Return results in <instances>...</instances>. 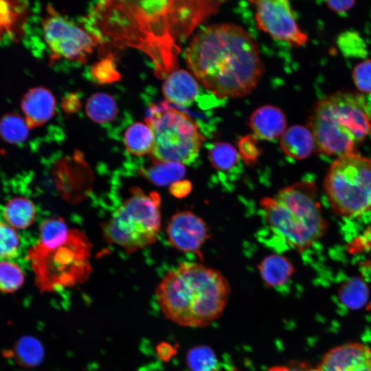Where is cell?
I'll return each instance as SVG.
<instances>
[{"instance_id":"obj_1","label":"cell","mask_w":371,"mask_h":371,"mask_svg":"<svg viewBox=\"0 0 371 371\" xmlns=\"http://www.w3.org/2000/svg\"><path fill=\"white\" fill-rule=\"evenodd\" d=\"M221 1H117L96 2L85 17L104 56L133 48L151 60L157 77L177 69L183 43L214 14Z\"/></svg>"},{"instance_id":"obj_2","label":"cell","mask_w":371,"mask_h":371,"mask_svg":"<svg viewBox=\"0 0 371 371\" xmlns=\"http://www.w3.org/2000/svg\"><path fill=\"white\" fill-rule=\"evenodd\" d=\"M184 56L191 74L218 98L247 95L264 72L256 41L234 23L201 27L190 40Z\"/></svg>"},{"instance_id":"obj_3","label":"cell","mask_w":371,"mask_h":371,"mask_svg":"<svg viewBox=\"0 0 371 371\" xmlns=\"http://www.w3.org/2000/svg\"><path fill=\"white\" fill-rule=\"evenodd\" d=\"M155 294L166 319L183 327L203 328L221 316L230 286L219 271L185 262L164 276Z\"/></svg>"},{"instance_id":"obj_4","label":"cell","mask_w":371,"mask_h":371,"mask_svg":"<svg viewBox=\"0 0 371 371\" xmlns=\"http://www.w3.org/2000/svg\"><path fill=\"white\" fill-rule=\"evenodd\" d=\"M269 229L289 247L303 251L322 238L327 222L312 181H300L260 201Z\"/></svg>"},{"instance_id":"obj_5","label":"cell","mask_w":371,"mask_h":371,"mask_svg":"<svg viewBox=\"0 0 371 371\" xmlns=\"http://www.w3.org/2000/svg\"><path fill=\"white\" fill-rule=\"evenodd\" d=\"M308 128L319 153L339 157L355 153L356 145L371 131L366 99L350 91L330 94L317 102Z\"/></svg>"},{"instance_id":"obj_6","label":"cell","mask_w":371,"mask_h":371,"mask_svg":"<svg viewBox=\"0 0 371 371\" xmlns=\"http://www.w3.org/2000/svg\"><path fill=\"white\" fill-rule=\"evenodd\" d=\"M92 245L85 234L71 229L64 240L45 246L36 243L27 254L41 292H52L84 283L91 272Z\"/></svg>"},{"instance_id":"obj_7","label":"cell","mask_w":371,"mask_h":371,"mask_svg":"<svg viewBox=\"0 0 371 371\" xmlns=\"http://www.w3.org/2000/svg\"><path fill=\"white\" fill-rule=\"evenodd\" d=\"M128 197L102 225L104 240L131 254L155 243L161 228V196L131 188Z\"/></svg>"},{"instance_id":"obj_8","label":"cell","mask_w":371,"mask_h":371,"mask_svg":"<svg viewBox=\"0 0 371 371\" xmlns=\"http://www.w3.org/2000/svg\"><path fill=\"white\" fill-rule=\"evenodd\" d=\"M145 122L153 134L150 157L153 163H192L199 156L205 137L197 123L166 102L153 104Z\"/></svg>"},{"instance_id":"obj_9","label":"cell","mask_w":371,"mask_h":371,"mask_svg":"<svg viewBox=\"0 0 371 371\" xmlns=\"http://www.w3.org/2000/svg\"><path fill=\"white\" fill-rule=\"evenodd\" d=\"M328 201L339 216L355 217L371 209V159L356 153L338 157L324 181Z\"/></svg>"},{"instance_id":"obj_10","label":"cell","mask_w":371,"mask_h":371,"mask_svg":"<svg viewBox=\"0 0 371 371\" xmlns=\"http://www.w3.org/2000/svg\"><path fill=\"white\" fill-rule=\"evenodd\" d=\"M42 21L45 42L52 61L64 60L85 63L99 45L97 38L48 5Z\"/></svg>"},{"instance_id":"obj_11","label":"cell","mask_w":371,"mask_h":371,"mask_svg":"<svg viewBox=\"0 0 371 371\" xmlns=\"http://www.w3.org/2000/svg\"><path fill=\"white\" fill-rule=\"evenodd\" d=\"M250 3L255 7V20L260 30L292 47L306 43L308 36L298 26L289 1L260 0Z\"/></svg>"},{"instance_id":"obj_12","label":"cell","mask_w":371,"mask_h":371,"mask_svg":"<svg viewBox=\"0 0 371 371\" xmlns=\"http://www.w3.org/2000/svg\"><path fill=\"white\" fill-rule=\"evenodd\" d=\"M166 234L173 247L183 253L196 254L201 259V249L211 236L205 221L188 210L178 212L170 217Z\"/></svg>"},{"instance_id":"obj_13","label":"cell","mask_w":371,"mask_h":371,"mask_svg":"<svg viewBox=\"0 0 371 371\" xmlns=\"http://www.w3.org/2000/svg\"><path fill=\"white\" fill-rule=\"evenodd\" d=\"M314 371H371V347L348 342L328 350Z\"/></svg>"},{"instance_id":"obj_14","label":"cell","mask_w":371,"mask_h":371,"mask_svg":"<svg viewBox=\"0 0 371 371\" xmlns=\"http://www.w3.org/2000/svg\"><path fill=\"white\" fill-rule=\"evenodd\" d=\"M21 107L30 129L41 126L54 115L56 100L47 88L38 87L30 89L23 97Z\"/></svg>"},{"instance_id":"obj_15","label":"cell","mask_w":371,"mask_h":371,"mask_svg":"<svg viewBox=\"0 0 371 371\" xmlns=\"http://www.w3.org/2000/svg\"><path fill=\"white\" fill-rule=\"evenodd\" d=\"M199 85L194 76L184 69H177L169 74L162 85L165 98L178 106L191 104L199 93Z\"/></svg>"},{"instance_id":"obj_16","label":"cell","mask_w":371,"mask_h":371,"mask_svg":"<svg viewBox=\"0 0 371 371\" xmlns=\"http://www.w3.org/2000/svg\"><path fill=\"white\" fill-rule=\"evenodd\" d=\"M249 126L258 139L273 140L281 137L286 129V119L278 107L264 105L251 113Z\"/></svg>"},{"instance_id":"obj_17","label":"cell","mask_w":371,"mask_h":371,"mask_svg":"<svg viewBox=\"0 0 371 371\" xmlns=\"http://www.w3.org/2000/svg\"><path fill=\"white\" fill-rule=\"evenodd\" d=\"M280 145L287 157L297 160L307 158L315 150L311 131L302 125H293L286 128L280 137Z\"/></svg>"},{"instance_id":"obj_18","label":"cell","mask_w":371,"mask_h":371,"mask_svg":"<svg viewBox=\"0 0 371 371\" xmlns=\"http://www.w3.org/2000/svg\"><path fill=\"white\" fill-rule=\"evenodd\" d=\"M258 269L263 282L269 288L284 285L295 271L286 257L277 254L265 256L258 264Z\"/></svg>"},{"instance_id":"obj_19","label":"cell","mask_w":371,"mask_h":371,"mask_svg":"<svg viewBox=\"0 0 371 371\" xmlns=\"http://www.w3.org/2000/svg\"><path fill=\"white\" fill-rule=\"evenodd\" d=\"M124 144L128 154L141 157L150 155L153 146V134L146 123L135 122L125 131Z\"/></svg>"},{"instance_id":"obj_20","label":"cell","mask_w":371,"mask_h":371,"mask_svg":"<svg viewBox=\"0 0 371 371\" xmlns=\"http://www.w3.org/2000/svg\"><path fill=\"white\" fill-rule=\"evenodd\" d=\"M2 215L12 227L24 229L34 223L36 207L30 199L15 197L10 199L2 208Z\"/></svg>"},{"instance_id":"obj_21","label":"cell","mask_w":371,"mask_h":371,"mask_svg":"<svg viewBox=\"0 0 371 371\" xmlns=\"http://www.w3.org/2000/svg\"><path fill=\"white\" fill-rule=\"evenodd\" d=\"M140 175L158 186L171 185L182 180L186 175L184 164L178 162L153 163L139 170Z\"/></svg>"},{"instance_id":"obj_22","label":"cell","mask_w":371,"mask_h":371,"mask_svg":"<svg viewBox=\"0 0 371 371\" xmlns=\"http://www.w3.org/2000/svg\"><path fill=\"white\" fill-rule=\"evenodd\" d=\"M117 106L114 98L105 93H95L87 100L85 111L87 116L96 123L112 121L117 114Z\"/></svg>"},{"instance_id":"obj_23","label":"cell","mask_w":371,"mask_h":371,"mask_svg":"<svg viewBox=\"0 0 371 371\" xmlns=\"http://www.w3.org/2000/svg\"><path fill=\"white\" fill-rule=\"evenodd\" d=\"M8 353L19 365L30 368L41 362L44 351L38 340L32 337L25 336L21 338Z\"/></svg>"},{"instance_id":"obj_24","label":"cell","mask_w":371,"mask_h":371,"mask_svg":"<svg viewBox=\"0 0 371 371\" xmlns=\"http://www.w3.org/2000/svg\"><path fill=\"white\" fill-rule=\"evenodd\" d=\"M338 298L346 306L357 309L368 302L369 291L366 284L357 277L350 278L339 287Z\"/></svg>"},{"instance_id":"obj_25","label":"cell","mask_w":371,"mask_h":371,"mask_svg":"<svg viewBox=\"0 0 371 371\" xmlns=\"http://www.w3.org/2000/svg\"><path fill=\"white\" fill-rule=\"evenodd\" d=\"M212 167L218 171L227 172L240 161L238 150L229 143L215 142L208 151Z\"/></svg>"},{"instance_id":"obj_26","label":"cell","mask_w":371,"mask_h":371,"mask_svg":"<svg viewBox=\"0 0 371 371\" xmlns=\"http://www.w3.org/2000/svg\"><path fill=\"white\" fill-rule=\"evenodd\" d=\"M30 128L24 117L16 113H8L0 120V136L10 144L24 142L29 135Z\"/></svg>"},{"instance_id":"obj_27","label":"cell","mask_w":371,"mask_h":371,"mask_svg":"<svg viewBox=\"0 0 371 371\" xmlns=\"http://www.w3.org/2000/svg\"><path fill=\"white\" fill-rule=\"evenodd\" d=\"M71 229L60 217H52L44 221L40 227V238L38 243L43 245H52L67 238Z\"/></svg>"},{"instance_id":"obj_28","label":"cell","mask_w":371,"mask_h":371,"mask_svg":"<svg viewBox=\"0 0 371 371\" xmlns=\"http://www.w3.org/2000/svg\"><path fill=\"white\" fill-rule=\"evenodd\" d=\"M187 363L192 371H216L217 359L208 346L192 348L188 353Z\"/></svg>"},{"instance_id":"obj_29","label":"cell","mask_w":371,"mask_h":371,"mask_svg":"<svg viewBox=\"0 0 371 371\" xmlns=\"http://www.w3.org/2000/svg\"><path fill=\"white\" fill-rule=\"evenodd\" d=\"M24 281V274L19 266L10 261H0V291L13 293L23 284Z\"/></svg>"},{"instance_id":"obj_30","label":"cell","mask_w":371,"mask_h":371,"mask_svg":"<svg viewBox=\"0 0 371 371\" xmlns=\"http://www.w3.org/2000/svg\"><path fill=\"white\" fill-rule=\"evenodd\" d=\"M20 238L11 226L0 222V260L12 259L19 254Z\"/></svg>"},{"instance_id":"obj_31","label":"cell","mask_w":371,"mask_h":371,"mask_svg":"<svg viewBox=\"0 0 371 371\" xmlns=\"http://www.w3.org/2000/svg\"><path fill=\"white\" fill-rule=\"evenodd\" d=\"M92 78L98 83L113 82L120 77L113 56H107L93 64L91 68Z\"/></svg>"},{"instance_id":"obj_32","label":"cell","mask_w":371,"mask_h":371,"mask_svg":"<svg viewBox=\"0 0 371 371\" xmlns=\"http://www.w3.org/2000/svg\"><path fill=\"white\" fill-rule=\"evenodd\" d=\"M240 159L245 165H255L261 155L258 139L253 134L240 137L238 142Z\"/></svg>"},{"instance_id":"obj_33","label":"cell","mask_w":371,"mask_h":371,"mask_svg":"<svg viewBox=\"0 0 371 371\" xmlns=\"http://www.w3.org/2000/svg\"><path fill=\"white\" fill-rule=\"evenodd\" d=\"M352 78L361 93L371 94V59L365 60L354 67Z\"/></svg>"},{"instance_id":"obj_34","label":"cell","mask_w":371,"mask_h":371,"mask_svg":"<svg viewBox=\"0 0 371 371\" xmlns=\"http://www.w3.org/2000/svg\"><path fill=\"white\" fill-rule=\"evenodd\" d=\"M14 2L0 1V35L10 32L18 15L25 12V6L19 10L23 5H14Z\"/></svg>"},{"instance_id":"obj_35","label":"cell","mask_w":371,"mask_h":371,"mask_svg":"<svg viewBox=\"0 0 371 371\" xmlns=\"http://www.w3.org/2000/svg\"><path fill=\"white\" fill-rule=\"evenodd\" d=\"M192 185L189 181L180 180L173 183L170 186V193L177 198L186 196L191 191Z\"/></svg>"},{"instance_id":"obj_36","label":"cell","mask_w":371,"mask_h":371,"mask_svg":"<svg viewBox=\"0 0 371 371\" xmlns=\"http://www.w3.org/2000/svg\"><path fill=\"white\" fill-rule=\"evenodd\" d=\"M267 371H314V368L307 363L295 361L287 365L273 366Z\"/></svg>"},{"instance_id":"obj_37","label":"cell","mask_w":371,"mask_h":371,"mask_svg":"<svg viewBox=\"0 0 371 371\" xmlns=\"http://www.w3.org/2000/svg\"><path fill=\"white\" fill-rule=\"evenodd\" d=\"M327 6L333 11L339 14H344L350 10L355 5L354 1H328Z\"/></svg>"},{"instance_id":"obj_38","label":"cell","mask_w":371,"mask_h":371,"mask_svg":"<svg viewBox=\"0 0 371 371\" xmlns=\"http://www.w3.org/2000/svg\"><path fill=\"white\" fill-rule=\"evenodd\" d=\"M80 106V100L74 94L68 95L63 100V107L67 113L76 112Z\"/></svg>"},{"instance_id":"obj_39","label":"cell","mask_w":371,"mask_h":371,"mask_svg":"<svg viewBox=\"0 0 371 371\" xmlns=\"http://www.w3.org/2000/svg\"><path fill=\"white\" fill-rule=\"evenodd\" d=\"M366 308L368 311H371V302L368 304Z\"/></svg>"},{"instance_id":"obj_40","label":"cell","mask_w":371,"mask_h":371,"mask_svg":"<svg viewBox=\"0 0 371 371\" xmlns=\"http://www.w3.org/2000/svg\"><path fill=\"white\" fill-rule=\"evenodd\" d=\"M216 371H239L236 369H234V368H232V369H229V370H216Z\"/></svg>"}]
</instances>
